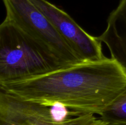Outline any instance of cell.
<instances>
[{"label":"cell","mask_w":126,"mask_h":125,"mask_svg":"<svg viewBox=\"0 0 126 125\" xmlns=\"http://www.w3.org/2000/svg\"><path fill=\"white\" fill-rule=\"evenodd\" d=\"M126 89V69L111 58L84 61L35 77L0 83V91L76 115H99Z\"/></svg>","instance_id":"obj_1"},{"label":"cell","mask_w":126,"mask_h":125,"mask_svg":"<svg viewBox=\"0 0 126 125\" xmlns=\"http://www.w3.org/2000/svg\"><path fill=\"white\" fill-rule=\"evenodd\" d=\"M67 66L10 21L0 25V83L44 74Z\"/></svg>","instance_id":"obj_2"},{"label":"cell","mask_w":126,"mask_h":125,"mask_svg":"<svg viewBox=\"0 0 126 125\" xmlns=\"http://www.w3.org/2000/svg\"><path fill=\"white\" fill-rule=\"evenodd\" d=\"M0 120L9 125H100L94 115H76L60 105L23 100L0 91Z\"/></svg>","instance_id":"obj_3"},{"label":"cell","mask_w":126,"mask_h":125,"mask_svg":"<svg viewBox=\"0 0 126 125\" xmlns=\"http://www.w3.org/2000/svg\"><path fill=\"white\" fill-rule=\"evenodd\" d=\"M5 19L47 48L66 65L84 61L31 0H2Z\"/></svg>","instance_id":"obj_4"},{"label":"cell","mask_w":126,"mask_h":125,"mask_svg":"<svg viewBox=\"0 0 126 125\" xmlns=\"http://www.w3.org/2000/svg\"><path fill=\"white\" fill-rule=\"evenodd\" d=\"M31 1L82 61H95L106 57L98 37L87 33L63 10L47 0Z\"/></svg>","instance_id":"obj_5"},{"label":"cell","mask_w":126,"mask_h":125,"mask_svg":"<svg viewBox=\"0 0 126 125\" xmlns=\"http://www.w3.org/2000/svg\"><path fill=\"white\" fill-rule=\"evenodd\" d=\"M98 38L109 49L111 58L126 69V0H119L107 18L105 29Z\"/></svg>","instance_id":"obj_6"},{"label":"cell","mask_w":126,"mask_h":125,"mask_svg":"<svg viewBox=\"0 0 126 125\" xmlns=\"http://www.w3.org/2000/svg\"><path fill=\"white\" fill-rule=\"evenodd\" d=\"M100 119L111 125H126V89L102 113Z\"/></svg>","instance_id":"obj_7"},{"label":"cell","mask_w":126,"mask_h":125,"mask_svg":"<svg viewBox=\"0 0 126 125\" xmlns=\"http://www.w3.org/2000/svg\"><path fill=\"white\" fill-rule=\"evenodd\" d=\"M0 125H9L6 123V122H4V121H2L0 120Z\"/></svg>","instance_id":"obj_8"},{"label":"cell","mask_w":126,"mask_h":125,"mask_svg":"<svg viewBox=\"0 0 126 125\" xmlns=\"http://www.w3.org/2000/svg\"><path fill=\"white\" fill-rule=\"evenodd\" d=\"M110 125V124H107V123H103V124H102V125Z\"/></svg>","instance_id":"obj_9"}]
</instances>
